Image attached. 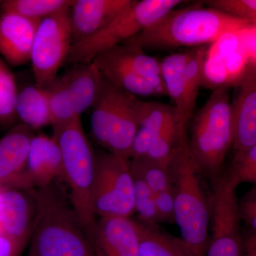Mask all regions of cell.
I'll use <instances>...</instances> for the list:
<instances>
[{
	"instance_id": "36",
	"label": "cell",
	"mask_w": 256,
	"mask_h": 256,
	"mask_svg": "<svg viewBox=\"0 0 256 256\" xmlns=\"http://www.w3.org/2000/svg\"><path fill=\"white\" fill-rule=\"evenodd\" d=\"M240 46L249 60L256 62V24H252L239 31Z\"/></svg>"
},
{
	"instance_id": "6",
	"label": "cell",
	"mask_w": 256,
	"mask_h": 256,
	"mask_svg": "<svg viewBox=\"0 0 256 256\" xmlns=\"http://www.w3.org/2000/svg\"><path fill=\"white\" fill-rule=\"evenodd\" d=\"M182 2L181 0H134L105 28L73 44L66 64L92 63L98 55L150 28Z\"/></svg>"
},
{
	"instance_id": "10",
	"label": "cell",
	"mask_w": 256,
	"mask_h": 256,
	"mask_svg": "<svg viewBox=\"0 0 256 256\" xmlns=\"http://www.w3.org/2000/svg\"><path fill=\"white\" fill-rule=\"evenodd\" d=\"M234 86L232 107V137L235 152L256 144V62L249 60L246 68Z\"/></svg>"
},
{
	"instance_id": "29",
	"label": "cell",
	"mask_w": 256,
	"mask_h": 256,
	"mask_svg": "<svg viewBox=\"0 0 256 256\" xmlns=\"http://www.w3.org/2000/svg\"><path fill=\"white\" fill-rule=\"evenodd\" d=\"M131 172L134 182V212L138 214L139 220L152 225L162 223L150 188L141 176Z\"/></svg>"
},
{
	"instance_id": "15",
	"label": "cell",
	"mask_w": 256,
	"mask_h": 256,
	"mask_svg": "<svg viewBox=\"0 0 256 256\" xmlns=\"http://www.w3.org/2000/svg\"><path fill=\"white\" fill-rule=\"evenodd\" d=\"M33 130L16 124L0 139V185L14 188L26 169Z\"/></svg>"
},
{
	"instance_id": "1",
	"label": "cell",
	"mask_w": 256,
	"mask_h": 256,
	"mask_svg": "<svg viewBox=\"0 0 256 256\" xmlns=\"http://www.w3.org/2000/svg\"><path fill=\"white\" fill-rule=\"evenodd\" d=\"M28 256H94L69 196L54 182L40 188Z\"/></svg>"
},
{
	"instance_id": "16",
	"label": "cell",
	"mask_w": 256,
	"mask_h": 256,
	"mask_svg": "<svg viewBox=\"0 0 256 256\" xmlns=\"http://www.w3.org/2000/svg\"><path fill=\"white\" fill-rule=\"evenodd\" d=\"M94 63L112 64L149 79L159 96L168 95L162 76L161 62L146 54L140 47L122 44L95 57Z\"/></svg>"
},
{
	"instance_id": "33",
	"label": "cell",
	"mask_w": 256,
	"mask_h": 256,
	"mask_svg": "<svg viewBox=\"0 0 256 256\" xmlns=\"http://www.w3.org/2000/svg\"><path fill=\"white\" fill-rule=\"evenodd\" d=\"M240 30L227 32L222 35L218 40L210 44V48L207 50V55L220 57L225 60L229 55L242 48L239 36Z\"/></svg>"
},
{
	"instance_id": "25",
	"label": "cell",
	"mask_w": 256,
	"mask_h": 256,
	"mask_svg": "<svg viewBox=\"0 0 256 256\" xmlns=\"http://www.w3.org/2000/svg\"><path fill=\"white\" fill-rule=\"evenodd\" d=\"M73 0H8L2 2V12H12L32 20L42 21L70 10Z\"/></svg>"
},
{
	"instance_id": "30",
	"label": "cell",
	"mask_w": 256,
	"mask_h": 256,
	"mask_svg": "<svg viewBox=\"0 0 256 256\" xmlns=\"http://www.w3.org/2000/svg\"><path fill=\"white\" fill-rule=\"evenodd\" d=\"M227 172L238 184L256 186V144L244 151L235 152Z\"/></svg>"
},
{
	"instance_id": "22",
	"label": "cell",
	"mask_w": 256,
	"mask_h": 256,
	"mask_svg": "<svg viewBox=\"0 0 256 256\" xmlns=\"http://www.w3.org/2000/svg\"><path fill=\"white\" fill-rule=\"evenodd\" d=\"M15 110L22 124L32 130L53 124L46 88L28 86L18 92Z\"/></svg>"
},
{
	"instance_id": "34",
	"label": "cell",
	"mask_w": 256,
	"mask_h": 256,
	"mask_svg": "<svg viewBox=\"0 0 256 256\" xmlns=\"http://www.w3.org/2000/svg\"><path fill=\"white\" fill-rule=\"evenodd\" d=\"M248 60V56L242 48L225 58L226 68L230 86H234L239 79L242 78Z\"/></svg>"
},
{
	"instance_id": "8",
	"label": "cell",
	"mask_w": 256,
	"mask_h": 256,
	"mask_svg": "<svg viewBox=\"0 0 256 256\" xmlns=\"http://www.w3.org/2000/svg\"><path fill=\"white\" fill-rule=\"evenodd\" d=\"M92 206L100 218H130L136 213L129 160L109 152L96 156Z\"/></svg>"
},
{
	"instance_id": "11",
	"label": "cell",
	"mask_w": 256,
	"mask_h": 256,
	"mask_svg": "<svg viewBox=\"0 0 256 256\" xmlns=\"http://www.w3.org/2000/svg\"><path fill=\"white\" fill-rule=\"evenodd\" d=\"M87 234L94 256H140L136 224L130 218H100Z\"/></svg>"
},
{
	"instance_id": "37",
	"label": "cell",
	"mask_w": 256,
	"mask_h": 256,
	"mask_svg": "<svg viewBox=\"0 0 256 256\" xmlns=\"http://www.w3.org/2000/svg\"><path fill=\"white\" fill-rule=\"evenodd\" d=\"M26 245L0 232V256H20Z\"/></svg>"
},
{
	"instance_id": "21",
	"label": "cell",
	"mask_w": 256,
	"mask_h": 256,
	"mask_svg": "<svg viewBox=\"0 0 256 256\" xmlns=\"http://www.w3.org/2000/svg\"><path fill=\"white\" fill-rule=\"evenodd\" d=\"M140 256H196L182 238L162 230L158 225L134 220Z\"/></svg>"
},
{
	"instance_id": "12",
	"label": "cell",
	"mask_w": 256,
	"mask_h": 256,
	"mask_svg": "<svg viewBox=\"0 0 256 256\" xmlns=\"http://www.w3.org/2000/svg\"><path fill=\"white\" fill-rule=\"evenodd\" d=\"M62 152L58 142L52 136H34L28 152L26 169L15 188H42L62 178Z\"/></svg>"
},
{
	"instance_id": "24",
	"label": "cell",
	"mask_w": 256,
	"mask_h": 256,
	"mask_svg": "<svg viewBox=\"0 0 256 256\" xmlns=\"http://www.w3.org/2000/svg\"><path fill=\"white\" fill-rule=\"evenodd\" d=\"M94 63V62H92ZM102 76L122 92L133 96H159L149 79L112 64L94 63Z\"/></svg>"
},
{
	"instance_id": "18",
	"label": "cell",
	"mask_w": 256,
	"mask_h": 256,
	"mask_svg": "<svg viewBox=\"0 0 256 256\" xmlns=\"http://www.w3.org/2000/svg\"><path fill=\"white\" fill-rule=\"evenodd\" d=\"M136 98L137 96L124 92L106 148L109 152L126 160L130 159L133 141L139 128Z\"/></svg>"
},
{
	"instance_id": "32",
	"label": "cell",
	"mask_w": 256,
	"mask_h": 256,
	"mask_svg": "<svg viewBox=\"0 0 256 256\" xmlns=\"http://www.w3.org/2000/svg\"><path fill=\"white\" fill-rule=\"evenodd\" d=\"M204 3L208 8L256 24V0H210Z\"/></svg>"
},
{
	"instance_id": "3",
	"label": "cell",
	"mask_w": 256,
	"mask_h": 256,
	"mask_svg": "<svg viewBox=\"0 0 256 256\" xmlns=\"http://www.w3.org/2000/svg\"><path fill=\"white\" fill-rule=\"evenodd\" d=\"M174 198L175 224L181 238L196 256H206L210 242V203L203 174L192 156L188 139L176 148L168 163Z\"/></svg>"
},
{
	"instance_id": "7",
	"label": "cell",
	"mask_w": 256,
	"mask_h": 256,
	"mask_svg": "<svg viewBox=\"0 0 256 256\" xmlns=\"http://www.w3.org/2000/svg\"><path fill=\"white\" fill-rule=\"evenodd\" d=\"M210 242L206 256H242V233L237 188L227 171L210 182Z\"/></svg>"
},
{
	"instance_id": "31",
	"label": "cell",
	"mask_w": 256,
	"mask_h": 256,
	"mask_svg": "<svg viewBox=\"0 0 256 256\" xmlns=\"http://www.w3.org/2000/svg\"><path fill=\"white\" fill-rule=\"evenodd\" d=\"M202 86L213 90L230 86L224 58L206 53L202 68Z\"/></svg>"
},
{
	"instance_id": "14",
	"label": "cell",
	"mask_w": 256,
	"mask_h": 256,
	"mask_svg": "<svg viewBox=\"0 0 256 256\" xmlns=\"http://www.w3.org/2000/svg\"><path fill=\"white\" fill-rule=\"evenodd\" d=\"M40 22L12 12L0 14V54L10 65L20 66L30 62Z\"/></svg>"
},
{
	"instance_id": "2",
	"label": "cell",
	"mask_w": 256,
	"mask_h": 256,
	"mask_svg": "<svg viewBox=\"0 0 256 256\" xmlns=\"http://www.w3.org/2000/svg\"><path fill=\"white\" fill-rule=\"evenodd\" d=\"M254 24L213 8L201 5L174 9L150 28L122 44L152 50L196 46L212 44L224 34Z\"/></svg>"
},
{
	"instance_id": "5",
	"label": "cell",
	"mask_w": 256,
	"mask_h": 256,
	"mask_svg": "<svg viewBox=\"0 0 256 256\" xmlns=\"http://www.w3.org/2000/svg\"><path fill=\"white\" fill-rule=\"evenodd\" d=\"M53 128V137L62 152V178L68 185L72 206L88 234L96 222L92 206L96 154L84 132L80 118Z\"/></svg>"
},
{
	"instance_id": "4",
	"label": "cell",
	"mask_w": 256,
	"mask_h": 256,
	"mask_svg": "<svg viewBox=\"0 0 256 256\" xmlns=\"http://www.w3.org/2000/svg\"><path fill=\"white\" fill-rule=\"evenodd\" d=\"M230 104L228 88L216 89L188 127L192 156L204 176L210 182L223 172L226 156L233 142Z\"/></svg>"
},
{
	"instance_id": "9",
	"label": "cell",
	"mask_w": 256,
	"mask_h": 256,
	"mask_svg": "<svg viewBox=\"0 0 256 256\" xmlns=\"http://www.w3.org/2000/svg\"><path fill=\"white\" fill-rule=\"evenodd\" d=\"M70 10L44 18L38 24L30 60L37 86H48L66 62L72 46Z\"/></svg>"
},
{
	"instance_id": "20",
	"label": "cell",
	"mask_w": 256,
	"mask_h": 256,
	"mask_svg": "<svg viewBox=\"0 0 256 256\" xmlns=\"http://www.w3.org/2000/svg\"><path fill=\"white\" fill-rule=\"evenodd\" d=\"M74 66V68L60 77L72 99L76 112L80 117V114L94 104L102 75L92 62Z\"/></svg>"
},
{
	"instance_id": "27",
	"label": "cell",
	"mask_w": 256,
	"mask_h": 256,
	"mask_svg": "<svg viewBox=\"0 0 256 256\" xmlns=\"http://www.w3.org/2000/svg\"><path fill=\"white\" fill-rule=\"evenodd\" d=\"M16 80L11 69L0 56V126L10 127L18 119L15 110Z\"/></svg>"
},
{
	"instance_id": "19",
	"label": "cell",
	"mask_w": 256,
	"mask_h": 256,
	"mask_svg": "<svg viewBox=\"0 0 256 256\" xmlns=\"http://www.w3.org/2000/svg\"><path fill=\"white\" fill-rule=\"evenodd\" d=\"M124 94V92L102 75L98 92L92 106L90 126L92 136L104 148H107L112 122Z\"/></svg>"
},
{
	"instance_id": "35",
	"label": "cell",
	"mask_w": 256,
	"mask_h": 256,
	"mask_svg": "<svg viewBox=\"0 0 256 256\" xmlns=\"http://www.w3.org/2000/svg\"><path fill=\"white\" fill-rule=\"evenodd\" d=\"M239 213L249 230L256 233V186L249 190L238 200Z\"/></svg>"
},
{
	"instance_id": "13",
	"label": "cell",
	"mask_w": 256,
	"mask_h": 256,
	"mask_svg": "<svg viewBox=\"0 0 256 256\" xmlns=\"http://www.w3.org/2000/svg\"><path fill=\"white\" fill-rule=\"evenodd\" d=\"M134 0H76L70 10L72 44L107 26Z\"/></svg>"
},
{
	"instance_id": "23",
	"label": "cell",
	"mask_w": 256,
	"mask_h": 256,
	"mask_svg": "<svg viewBox=\"0 0 256 256\" xmlns=\"http://www.w3.org/2000/svg\"><path fill=\"white\" fill-rule=\"evenodd\" d=\"M206 53L207 48L204 46L190 50L184 74L182 107L176 114L178 126L184 132H188L190 122L193 118L197 96L202 86V68Z\"/></svg>"
},
{
	"instance_id": "26",
	"label": "cell",
	"mask_w": 256,
	"mask_h": 256,
	"mask_svg": "<svg viewBox=\"0 0 256 256\" xmlns=\"http://www.w3.org/2000/svg\"><path fill=\"white\" fill-rule=\"evenodd\" d=\"M131 171L143 178L154 196L172 191L168 165L146 158H132L129 160Z\"/></svg>"
},
{
	"instance_id": "38",
	"label": "cell",
	"mask_w": 256,
	"mask_h": 256,
	"mask_svg": "<svg viewBox=\"0 0 256 256\" xmlns=\"http://www.w3.org/2000/svg\"><path fill=\"white\" fill-rule=\"evenodd\" d=\"M242 256H256V233L248 230L244 234Z\"/></svg>"
},
{
	"instance_id": "28",
	"label": "cell",
	"mask_w": 256,
	"mask_h": 256,
	"mask_svg": "<svg viewBox=\"0 0 256 256\" xmlns=\"http://www.w3.org/2000/svg\"><path fill=\"white\" fill-rule=\"evenodd\" d=\"M48 92L53 124H63L80 118L76 112L73 102L60 77L45 88Z\"/></svg>"
},
{
	"instance_id": "17",
	"label": "cell",
	"mask_w": 256,
	"mask_h": 256,
	"mask_svg": "<svg viewBox=\"0 0 256 256\" xmlns=\"http://www.w3.org/2000/svg\"><path fill=\"white\" fill-rule=\"evenodd\" d=\"M34 218L28 197L18 188H6L0 192V228L8 236L28 244Z\"/></svg>"
}]
</instances>
